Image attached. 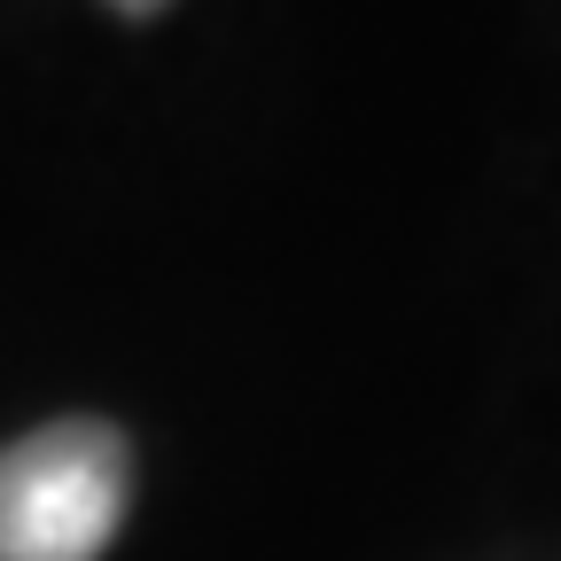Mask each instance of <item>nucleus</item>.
<instances>
[{
    "instance_id": "obj_2",
    "label": "nucleus",
    "mask_w": 561,
    "mask_h": 561,
    "mask_svg": "<svg viewBox=\"0 0 561 561\" xmlns=\"http://www.w3.org/2000/svg\"><path fill=\"white\" fill-rule=\"evenodd\" d=\"M110 9H117V16H164L172 0H110Z\"/></svg>"
},
{
    "instance_id": "obj_1",
    "label": "nucleus",
    "mask_w": 561,
    "mask_h": 561,
    "mask_svg": "<svg viewBox=\"0 0 561 561\" xmlns=\"http://www.w3.org/2000/svg\"><path fill=\"white\" fill-rule=\"evenodd\" d=\"M133 515V445L102 413L0 445V561H102Z\"/></svg>"
}]
</instances>
